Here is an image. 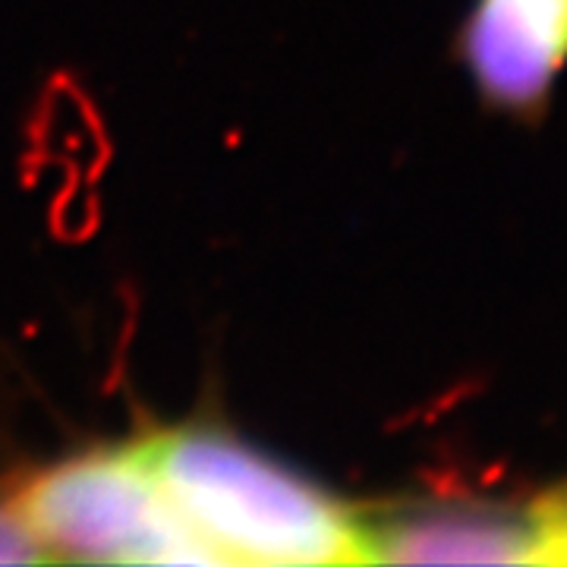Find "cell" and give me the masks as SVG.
I'll list each match as a JSON object with an SVG mask.
<instances>
[{
	"mask_svg": "<svg viewBox=\"0 0 567 567\" xmlns=\"http://www.w3.org/2000/svg\"><path fill=\"white\" fill-rule=\"evenodd\" d=\"M136 447L221 565H369V533L353 507L234 432L174 425Z\"/></svg>",
	"mask_w": 567,
	"mask_h": 567,
	"instance_id": "1",
	"label": "cell"
},
{
	"mask_svg": "<svg viewBox=\"0 0 567 567\" xmlns=\"http://www.w3.org/2000/svg\"><path fill=\"white\" fill-rule=\"evenodd\" d=\"M457 54L483 102L536 117L567 63V0H476Z\"/></svg>",
	"mask_w": 567,
	"mask_h": 567,
	"instance_id": "3",
	"label": "cell"
},
{
	"mask_svg": "<svg viewBox=\"0 0 567 567\" xmlns=\"http://www.w3.org/2000/svg\"><path fill=\"white\" fill-rule=\"evenodd\" d=\"M48 555L22 527L20 517L7 505H0V565H39Z\"/></svg>",
	"mask_w": 567,
	"mask_h": 567,
	"instance_id": "6",
	"label": "cell"
},
{
	"mask_svg": "<svg viewBox=\"0 0 567 567\" xmlns=\"http://www.w3.org/2000/svg\"><path fill=\"white\" fill-rule=\"evenodd\" d=\"M369 565H539L533 511L483 502L404 507L365 520Z\"/></svg>",
	"mask_w": 567,
	"mask_h": 567,
	"instance_id": "4",
	"label": "cell"
},
{
	"mask_svg": "<svg viewBox=\"0 0 567 567\" xmlns=\"http://www.w3.org/2000/svg\"><path fill=\"white\" fill-rule=\"evenodd\" d=\"M7 507L48 561L221 565L167 502L140 447H89L25 473Z\"/></svg>",
	"mask_w": 567,
	"mask_h": 567,
	"instance_id": "2",
	"label": "cell"
},
{
	"mask_svg": "<svg viewBox=\"0 0 567 567\" xmlns=\"http://www.w3.org/2000/svg\"><path fill=\"white\" fill-rule=\"evenodd\" d=\"M529 511L539 533V565H567V483L551 488Z\"/></svg>",
	"mask_w": 567,
	"mask_h": 567,
	"instance_id": "5",
	"label": "cell"
}]
</instances>
